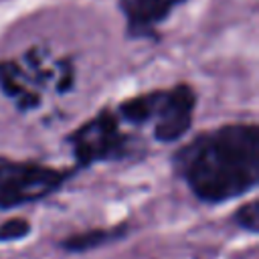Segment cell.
Returning <instances> with one entry per match:
<instances>
[{"label": "cell", "instance_id": "3957f363", "mask_svg": "<svg viewBox=\"0 0 259 259\" xmlns=\"http://www.w3.org/2000/svg\"><path fill=\"white\" fill-rule=\"evenodd\" d=\"M65 142L77 162V168L115 162L134 154V136L121 127L117 113L107 107L73 130Z\"/></svg>", "mask_w": 259, "mask_h": 259}, {"label": "cell", "instance_id": "9c48e42d", "mask_svg": "<svg viewBox=\"0 0 259 259\" xmlns=\"http://www.w3.org/2000/svg\"><path fill=\"white\" fill-rule=\"evenodd\" d=\"M30 233V223L22 217L16 219H8L0 225V241L8 243V241H16V239H24Z\"/></svg>", "mask_w": 259, "mask_h": 259}, {"label": "cell", "instance_id": "8992f818", "mask_svg": "<svg viewBox=\"0 0 259 259\" xmlns=\"http://www.w3.org/2000/svg\"><path fill=\"white\" fill-rule=\"evenodd\" d=\"M117 8L130 38H158V26L172 12L164 0H117Z\"/></svg>", "mask_w": 259, "mask_h": 259}, {"label": "cell", "instance_id": "30bf717a", "mask_svg": "<svg viewBox=\"0 0 259 259\" xmlns=\"http://www.w3.org/2000/svg\"><path fill=\"white\" fill-rule=\"evenodd\" d=\"M164 2H166L170 8H174V6H178V4H184L186 0H164Z\"/></svg>", "mask_w": 259, "mask_h": 259}, {"label": "cell", "instance_id": "6da1fadb", "mask_svg": "<svg viewBox=\"0 0 259 259\" xmlns=\"http://www.w3.org/2000/svg\"><path fill=\"white\" fill-rule=\"evenodd\" d=\"M172 166L202 202L239 198L259 182V127L237 121L206 130L174 154Z\"/></svg>", "mask_w": 259, "mask_h": 259}, {"label": "cell", "instance_id": "ba28073f", "mask_svg": "<svg viewBox=\"0 0 259 259\" xmlns=\"http://www.w3.org/2000/svg\"><path fill=\"white\" fill-rule=\"evenodd\" d=\"M233 221L247 233L251 235H257L259 233V202L257 200H249L245 204H241L235 214H233Z\"/></svg>", "mask_w": 259, "mask_h": 259}, {"label": "cell", "instance_id": "52a82bcc", "mask_svg": "<svg viewBox=\"0 0 259 259\" xmlns=\"http://www.w3.org/2000/svg\"><path fill=\"white\" fill-rule=\"evenodd\" d=\"M123 235H125V225L109 227V229H91L67 237L65 241H61V247L69 253H81V251H91L95 247H103L115 239H121Z\"/></svg>", "mask_w": 259, "mask_h": 259}, {"label": "cell", "instance_id": "277c9868", "mask_svg": "<svg viewBox=\"0 0 259 259\" xmlns=\"http://www.w3.org/2000/svg\"><path fill=\"white\" fill-rule=\"evenodd\" d=\"M57 77L61 93L73 85V69L65 63L59 73L55 67L45 63V55H38V49H30L22 61L4 59L0 61V89L2 93L16 103L20 111H28L40 105L42 87Z\"/></svg>", "mask_w": 259, "mask_h": 259}, {"label": "cell", "instance_id": "7a4b0ae2", "mask_svg": "<svg viewBox=\"0 0 259 259\" xmlns=\"http://www.w3.org/2000/svg\"><path fill=\"white\" fill-rule=\"evenodd\" d=\"M196 109V91L188 83H178L170 89H154L148 93L123 99L117 105V117L132 125H152V136L158 142H178L188 134Z\"/></svg>", "mask_w": 259, "mask_h": 259}, {"label": "cell", "instance_id": "5b68a950", "mask_svg": "<svg viewBox=\"0 0 259 259\" xmlns=\"http://www.w3.org/2000/svg\"><path fill=\"white\" fill-rule=\"evenodd\" d=\"M73 172L75 170L0 156V208L8 210L42 200L61 190Z\"/></svg>", "mask_w": 259, "mask_h": 259}]
</instances>
